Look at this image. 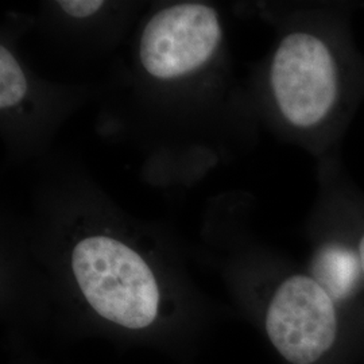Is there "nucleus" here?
<instances>
[{"label": "nucleus", "mask_w": 364, "mask_h": 364, "mask_svg": "<svg viewBox=\"0 0 364 364\" xmlns=\"http://www.w3.org/2000/svg\"><path fill=\"white\" fill-rule=\"evenodd\" d=\"M68 264L88 312L112 331L156 336L177 318L178 301L156 263L119 234L102 230L80 235Z\"/></svg>", "instance_id": "f257e3e1"}, {"label": "nucleus", "mask_w": 364, "mask_h": 364, "mask_svg": "<svg viewBox=\"0 0 364 364\" xmlns=\"http://www.w3.org/2000/svg\"><path fill=\"white\" fill-rule=\"evenodd\" d=\"M223 38L218 11L198 1L177 3L156 11L139 39V61L150 77L173 81L209 64Z\"/></svg>", "instance_id": "f03ea898"}, {"label": "nucleus", "mask_w": 364, "mask_h": 364, "mask_svg": "<svg viewBox=\"0 0 364 364\" xmlns=\"http://www.w3.org/2000/svg\"><path fill=\"white\" fill-rule=\"evenodd\" d=\"M264 331L287 363L313 364L338 336L333 299L309 275H291L275 289L264 313Z\"/></svg>", "instance_id": "7ed1b4c3"}, {"label": "nucleus", "mask_w": 364, "mask_h": 364, "mask_svg": "<svg viewBox=\"0 0 364 364\" xmlns=\"http://www.w3.org/2000/svg\"><path fill=\"white\" fill-rule=\"evenodd\" d=\"M270 82L279 111L299 127L321 122L338 95L333 57L321 39L293 33L274 54Z\"/></svg>", "instance_id": "20e7f679"}, {"label": "nucleus", "mask_w": 364, "mask_h": 364, "mask_svg": "<svg viewBox=\"0 0 364 364\" xmlns=\"http://www.w3.org/2000/svg\"><path fill=\"white\" fill-rule=\"evenodd\" d=\"M28 93L26 73L13 52L0 48V108L3 112L16 108L25 102Z\"/></svg>", "instance_id": "39448f33"}, {"label": "nucleus", "mask_w": 364, "mask_h": 364, "mask_svg": "<svg viewBox=\"0 0 364 364\" xmlns=\"http://www.w3.org/2000/svg\"><path fill=\"white\" fill-rule=\"evenodd\" d=\"M314 278L326 290L332 285L336 293H343L351 284L355 275V259L350 254L341 251H329V248L321 252L314 264Z\"/></svg>", "instance_id": "423d86ee"}, {"label": "nucleus", "mask_w": 364, "mask_h": 364, "mask_svg": "<svg viewBox=\"0 0 364 364\" xmlns=\"http://www.w3.org/2000/svg\"><path fill=\"white\" fill-rule=\"evenodd\" d=\"M57 4L68 16L76 19L91 18L105 6L100 0H61Z\"/></svg>", "instance_id": "0eeeda50"}, {"label": "nucleus", "mask_w": 364, "mask_h": 364, "mask_svg": "<svg viewBox=\"0 0 364 364\" xmlns=\"http://www.w3.org/2000/svg\"><path fill=\"white\" fill-rule=\"evenodd\" d=\"M359 257H360V262H362V267H363L364 272V236L360 242V246H359Z\"/></svg>", "instance_id": "6e6552de"}]
</instances>
